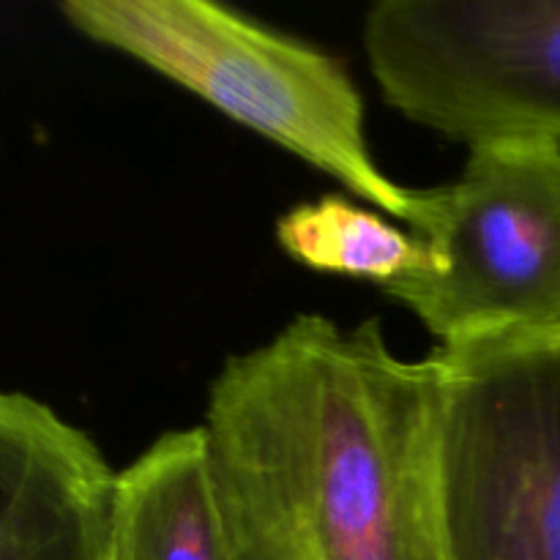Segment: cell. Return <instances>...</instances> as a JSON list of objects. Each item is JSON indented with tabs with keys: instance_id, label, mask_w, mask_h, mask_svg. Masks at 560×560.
<instances>
[{
	"instance_id": "obj_1",
	"label": "cell",
	"mask_w": 560,
	"mask_h": 560,
	"mask_svg": "<svg viewBox=\"0 0 560 560\" xmlns=\"http://www.w3.org/2000/svg\"><path fill=\"white\" fill-rule=\"evenodd\" d=\"M430 359L381 320L299 315L213 377L206 427L228 560H452Z\"/></svg>"
},
{
	"instance_id": "obj_2",
	"label": "cell",
	"mask_w": 560,
	"mask_h": 560,
	"mask_svg": "<svg viewBox=\"0 0 560 560\" xmlns=\"http://www.w3.org/2000/svg\"><path fill=\"white\" fill-rule=\"evenodd\" d=\"M60 14L91 42L140 60L413 224L419 189L394 184L375 162L364 98L334 55L211 0H66Z\"/></svg>"
},
{
	"instance_id": "obj_3",
	"label": "cell",
	"mask_w": 560,
	"mask_h": 560,
	"mask_svg": "<svg viewBox=\"0 0 560 560\" xmlns=\"http://www.w3.org/2000/svg\"><path fill=\"white\" fill-rule=\"evenodd\" d=\"M427 359L452 560H560V339H481Z\"/></svg>"
},
{
	"instance_id": "obj_4",
	"label": "cell",
	"mask_w": 560,
	"mask_h": 560,
	"mask_svg": "<svg viewBox=\"0 0 560 560\" xmlns=\"http://www.w3.org/2000/svg\"><path fill=\"white\" fill-rule=\"evenodd\" d=\"M410 228L430 262L383 290L438 348L560 339V145L468 148L457 180L419 189Z\"/></svg>"
},
{
	"instance_id": "obj_5",
	"label": "cell",
	"mask_w": 560,
	"mask_h": 560,
	"mask_svg": "<svg viewBox=\"0 0 560 560\" xmlns=\"http://www.w3.org/2000/svg\"><path fill=\"white\" fill-rule=\"evenodd\" d=\"M364 52L383 102L463 145H560V0H381Z\"/></svg>"
},
{
	"instance_id": "obj_6",
	"label": "cell",
	"mask_w": 560,
	"mask_h": 560,
	"mask_svg": "<svg viewBox=\"0 0 560 560\" xmlns=\"http://www.w3.org/2000/svg\"><path fill=\"white\" fill-rule=\"evenodd\" d=\"M115 476L88 432L0 388V560H109Z\"/></svg>"
},
{
	"instance_id": "obj_7",
	"label": "cell",
	"mask_w": 560,
	"mask_h": 560,
	"mask_svg": "<svg viewBox=\"0 0 560 560\" xmlns=\"http://www.w3.org/2000/svg\"><path fill=\"white\" fill-rule=\"evenodd\" d=\"M109 560H228L206 427L164 432L118 470Z\"/></svg>"
},
{
	"instance_id": "obj_8",
	"label": "cell",
	"mask_w": 560,
	"mask_h": 560,
	"mask_svg": "<svg viewBox=\"0 0 560 560\" xmlns=\"http://www.w3.org/2000/svg\"><path fill=\"white\" fill-rule=\"evenodd\" d=\"M277 241L290 260L312 271L342 273L377 288L430 262V249L419 235L402 233L381 213L342 195H323L284 211L277 222Z\"/></svg>"
}]
</instances>
